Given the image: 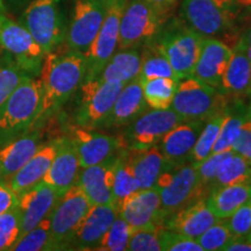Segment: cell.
I'll use <instances>...</instances> for the list:
<instances>
[{
    "label": "cell",
    "mask_w": 251,
    "mask_h": 251,
    "mask_svg": "<svg viewBox=\"0 0 251 251\" xmlns=\"http://www.w3.org/2000/svg\"><path fill=\"white\" fill-rule=\"evenodd\" d=\"M85 76V54L69 50L64 54H47L39 77L42 86L40 111L31 129L40 128L55 115L79 89Z\"/></svg>",
    "instance_id": "6da1fadb"
},
{
    "label": "cell",
    "mask_w": 251,
    "mask_h": 251,
    "mask_svg": "<svg viewBox=\"0 0 251 251\" xmlns=\"http://www.w3.org/2000/svg\"><path fill=\"white\" fill-rule=\"evenodd\" d=\"M41 97L40 78L25 77L0 111V148L31 129L40 111Z\"/></svg>",
    "instance_id": "7a4b0ae2"
},
{
    "label": "cell",
    "mask_w": 251,
    "mask_h": 251,
    "mask_svg": "<svg viewBox=\"0 0 251 251\" xmlns=\"http://www.w3.org/2000/svg\"><path fill=\"white\" fill-rule=\"evenodd\" d=\"M227 96L197 77L188 76L178 81L171 108L184 121L207 120L227 107Z\"/></svg>",
    "instance_id": "3957f363"
},
{
    "label": "cell",
    "mask_w": 251,
    "mask_h": 251,
    "mask_svg": "<svg viewBox=\"0 0 251 251\" xmlns=\"http://www.w3.org/2000/svg\"><path fill=\"white\" fill-rule=\"evenodd\" d=\"M155 187L161 197L162 212L165 221L191 203L206 199L200 188L197 169L193 163L166 169L159 175Z\"/></svg>",
    "instance_id": "277c9868"
},
{
    "label": "cell",
    "mask_w": 251,
    "mask_h": 251,
    "mask_svg": "<svg viewBox=\"0 0 251 251\" xmlns=\"http://www.w3.org/2000/svg\"><path fill=\"white\" fill-rule=\"evenodd\" d=\"M20 24L29 31L46 55L56 51L65 40L67 28L61 0H31L24 11Z\"/></svg>",
    "instance_id": "5b68a950"
},
{
    "label": "cell",
    "mask_w": 251,
    "mask_h": 251,
    "mask_svg": "<svg viewBox=\"0 0 251 251\" xmlns=\"http://www.w3.org/2000/svg\"><path fill=\"white\" fill-rule=\"evenodd\" d=\"M237 8L233 0H184L181 14L200 35L218 39L233 29Z\"/></svg>",
    "instance_id": "8992f818"
},
{
    "label": "cell",
    "mask_w": 251,
    "mask_h": 251,
    "mask_svg": "<svg viewBox=\"0 0 251 251\" xmlns=\"http://www.w3.org/2000/svg\"><path fill=\"white\" fill-rule=\"evenodd\" d=\"M91 207L77 184L59 198L49 216L51 250L70 249L74 236Z\"/></svg>",
    "instance_id": "52a82bcc"
},
{
    "label": "cell",
    "mask_w": 251,
    "mask_h": 251,
    "mask_svg": "<svg viewBox=\"0 0 251 251\" xmlns=\"http://www.w3.org/2000/svg\"><path fill=\"white\" fill-rule=\"evenodd\" d=\"M125 85L124 83L102 80L99 77L84 80L79 87V101L75 114L76 125L89 129L103 127Z\"/></svg>",
    "instance_id": "ba28073f"
},
{
    "label": "cell",
    "mask_w": 251,
    "mask_h": 251,
    "mask_svg": "<svg viewBox=\"0 0 251 251\" xmlns=\"http://www.w3.org/2000/svg\"><path fill=\"white\" fill-rule=\"evenodd\" d=\"M0 50L28 76L40 77L45 51L23 25L7 15L0 19Z\"/></svg>",
    "instance_id": "9c48e42d"
},
{
    "label": "cell",
    "mask_w": 251,
    "mask_h": 251,
    "mask_svg": "<svg viewBox=\"0 0 251 251\" xmlns=\"http://www.w3.org/2000/svg\"><path fill=\"white\" fill-rule=\"evenodd\" d=\"M163 14L147 0H127L120 19L119 49L152 42L161 30Z\"/></svg>",
    "instance_id": "30bf717a"
},
{
    "label": "cell",
    "mask_w": 251,
    "mask_h": 251,
    "mask_svg": "<svg viewBox=\"0 0 251 251\" xmlns=\"http://www.w3.org/2000/svg\"><path fill=\"white\" fill-rule=\"evenodd\" d=\"M202 40L203 36L190 26L177 23L169 27L159 37L157 45L179 79L193 75Z\"/></svg>",
    "instance_id": "8fae6325"
},
{
    "label": "cell",
    "mask_w": 251,
    "mask_h": 251,
    "mask_svg": "<svg viewBox=\"0 0 251 251\" xmlns=\"http://www.w3.org/2000/svg\"><path fill=\"white\" fill-rule=\"evenodd\" d=\"M105 18L99 33L91 45L86 57V76L84 80L98 78L107 62L118 49L120 19L127 0H103Z\"/></svg>",
    "instance_id": "7c38bea8"
},
{
    "label": "cell",
    "mask_w": 251,
    "mask_h": 251,
    "mask_svg": "<svg viewBox=\"0 0 251 251\" xmlns=\"http://www.w3.org/2000/svg\"><path fill=\"white\" fill-rule=\"evenodd\" d=\"M103 0H76L65 33L69 51L86 54L96 39L105 18Z\"/></svg>",
    "instance_id": "4fadbf2b"
},
{
    "label": "cell",
    "mask_w": 251,
    "mask_h": 251,
    "mask_svg": "<svg viewBox=\"0 0 251 251\" xmlns=\"http://www.w3.org/2000/svg\"><path fill=\"white\" fill-rule=\"evenodd\" d=\"M184 119L172 108L150 109L131 121L125 134L122 146L129 149H146L157 146L172 128Z\"/></svg>",
    "instance_id": "5bb4252c"
},
{
    "label": "cell",
    "mask_w": 251,
    "mask_h": 251,
    "mask_svg": "<svg viewBox=\"0 0 251 251\" xmlns=\"http://www.w3.org/2000/svg\"><path fill=\"white\" fill-rule=\"evenodd\" d=\"M69 136L75 144L81 169L108 161L117 156L124 147L120 137L109 136L77 125L71 128Z\"/></svg>",
    "instance_id": "9a60e30c"
},
{
    "label": "cell",
    "mask_w": 251,
    "mask_h": 251,
    "mask_svg": "<svg viewBox=\"0 0 251 251\" xmlns=\"http://www.w3.org/2000/svg\"><path fill=\"white\" fill-rule=\"evenodd\" d=\"M118 213L129 225L131 230L157 226L164 227L161 197L155 186L131 194L121 203Z\"/></svg>",
    "instance_id": "2e32d148"
},
{
    "label": "cell",
    "mask_w": 251,
    "mask_h": 251,
    "mask_svg": "<svg viewBox=\"0 0 251 251\" xmlns=\"http://www.w3.org/2000/svg\"><path fill=\"white\" fill-rule=\"evenodd\" d=\"M62 196L45 181L36 184L19 196L18 207L21 213L20 235L23 236L40 222L49 218Z\"/></svg>",
    "instance_id": "e0dca14e"
},
{
    "label": "cell",
    "mask_w": 251,
    "mask_h": 251,
    "mask_svg": "<svg viewBox=\"0 0 251 251\" xmlns=\"http://www.w3.org/2000/svg\"><path fill=\"white\" fill-rule=\"evenodd\" d=\"M57 141V151L42 181L50 185L59 196H63L69 188L77 184L81 168L70 136L59 137Z\"/></svg>",
    "instance_id": "ac0fdd59"
},
{
    "label": "cell",
    "mask_w": 251,
    "mask_h": 251,
    "mask_svg": "<svg viewBox=\"0 0 251 251\" xmlns=\"http://www.w3.org/2000/svg\"><path fill=\"white\" fill-rule=\"evenodd\" d=\"M206 120H187L180 122L169 131L158 143L159 149L171 166L186 164Z\"/></svg>",
    "instance_id": "d6986e66"
},
{
    "label": "cell",
    "mask_w": 251,
    "mask_h": 251,
    "mask_svg": "<svg viewBox=\"0 0 251 251\" xmlns=\"http://www.w3.org/2000/svg\"><path fill=\"white\" fill-rule=\"evenodd\" d=\"M231 54L233 49L221 40L216 37H203L193 76L208 85L220 89Z\"/></svg>",
    "instance_id": "ffe728a7"
},
{
    "label": "cell",
    "mask_w": 251,
    "mask_h": 251,
    "mask_svg": "<svg viewBox=\"0 0 251 251\" xmlns=\"http://www.w3.org/2000/svg\"><path fill=\"white\" fill-rule=\"evenodd\" d=\"M117 156L99 164L83 168L79 172L77 185L85 194L91 206L113 203V180Z\"/></svg>",
    "instance_id": "44dd1931"
},
{
    "label": "cell",
    "mask_w": 251,
    "mask_h": 251,
    "mask_svg": "<svg viewBox=\"0 0 251 251\" xmlns=\"http://www.w3.org/2000/svg\"><path fill=\"white\" fill-rule=\"evenodd\" d=\"M118 209L113 203L92 206L78 228L71 242V249L97 250L102 237L107 233L118 216Z\"/></svg>",
    "instance_id": "7402d4cb"
},
{
    "label": "cell",
    "mask_w": 251,
    "mask_h": 251,
    "mask_svg": "<svg viewBox=\"0 0 251 251\" xmlns=\"http://www.w3.org/2000/svg\"><path fill=\"white\" fill-rule=\"evenodd\" d=\"M40 128L31 129L0 148V179L9 181L42 146Z\"/></svg>",
    "instance_id": "603a6c76"
},
{
    "label": "cell",
    "mask_w": 251,
    "mask_h": 251,
    "mask_svg": "<svg viewBox=\"0 0 251 251\" xmlns=\"http://www.w3.org/2000/svg\"><path fill=\"white\" fill-rule=\"evenodd\" d=\"M220 221L211 211L206 199H200L180 209L165 221L164 227L197 240L203 231Z\"/></svg>",
    "instance_id": "cb8c5ba5"
},
{
    "label": "cell",
    "mask_w": 251,
    "mask_h": 251,
    "mask_svg": "<svg viewBox=\"0 0 251 251\" xmlns=\"http://www.w3.org/2000/svg\"><path fill=\"white\" fill-rule=\"evenodd\" d=\"M147 106L148 105L143 96L142 80L140 78L130 80L119 93L103 127H121L129 125L146 112Z\"/></svg>",
    "instance_id": "d4e9b609"
},
{
    "label": "cell",
    "mask_w": 251,
    "mask_h": 251,
    "mask_svg": "<svg viewBox=\"0 0 251 251\" xmlns=\"http://www.w3.org/2000/svg\"><path fill=\"white\" fill-rule=\"evenodd\" d=\"M57 143L58 141L56 139L49 143L42 144L35 155L9 179L8 183L12 190L18 196L43 180L57 151Z\"/></svg>",
    "instance_id": "484cf974"
},
{
    "label": "cell",
    "mask_w": 251,
    "mask_h": 251,
    "mask_svg": "<svg viewBox=\"0 0 251 251\" xmlns=\"http://www.w3.org/2000/svg\"><path fill=\"white\" fill-rule=\"evenodd\" d=\"M220 90L226 96L240 98L251 92V63L243 41L240 39L233 48L230 61L222 78Z\"/></svg>",
    "instance_id": "4316f807"
},
{
    "label": "cell",
    "mask_w": 251,
    "mask_h": 251,
    "mask_svg": "<svg viewBox=\"0 0 251 251\" xmlns=\"http://www.w3.org/2000/svg\"><path fill=\"white\" fill-rule=\"evenodd\" d=\"M126 155L133 166L140 190L155 186L159 175L172 168L163 156L158 144L146 149H129Z\"/></svg>",
    "instance_id": "83f0119b"
},
{
    "label": "cell",
    "mask_w": 251,
    "mask_h": 251,
    "mask_svg": "<svg viewBox=\"0 0 251 251\" xmlns=\"http://www.w3.org/2000/svg\"><path fill=\"white\" fill-rule=\"evenodd\" d=\"M250 199L251 184H234L213 188L206 198L211 211L220 220L228 219Z\"/></svg>",
    "instance_id": "f1b7e54d"
},
{
    "label": "cell",
    "mask_w": 251,
    "mask_h": 251,
    "mask_svg": "<svg viewBox=\"0 0 251 251\" xmlns=\"http://www.w3.org/2000/svg\"><path fill=\"white\" fill-rule=\"evenodd\" d=\"M141 71V54L137 48L119 49L105 65L99 78L112 83L127 84L136 79Z\"/></svg>",
    "instance_id": "f546056e"
},
{
    "label": "cell",
    "mask_w": 251,
    "mask_h": 251,
    "mask_svg": "<svg viewBox=\"0 0 251 251\" xmlns=\"http://www.w3.org/2000/svg\"><path fill=\"white\" fill-rule=\"evenodd\" d=\"M249 119V112L244 111L242 102L235 101L233 107L227 105L226 108V118L221 126L218 140L212 149V153H219L231 150V147L236 141L241 128L244 122Z\"/></svg>",
    "instance_id": "4dcf8cb0"
},
{
    "label": "cell",
    "mask_w": 251,
    "mask_h": 251,
    "mask_svg": "<svg viewBox=\"0 0 251 251\" xmlns=\"http://www.w3.org/2000/svg\"><path fill=\"white\" fill-rule=\"evenodd\" d=\"M140 191L139 183L135 177L133 166L128 161L126 151L117 156L114 164V180H113V205L120 208L121 203L131 194Z\"/></svg>",
    "instance_id": "1f68e13d"
},
{
    "label": "cell",
    "mask_w": 251,
    "mask_h": 251,
    "mask_svg": "<svg viewBox=\"0 0 251 251\" xmlns=\"http://www.w3.org/2000/svg\"><path fill=\"white\" fill-rule=\"evenodd\" d=\"M178 81H179L178 79L168 77H157L142 80L143 96L147 105L152 109L171 108Z\"/></svg>",
    "instance_id": "d6a6232c"
},
{
    "label": "cell",
    "mask_w": 251,
    "mask_h": 251,
    "mask_svg": "<svg viewBox=\"0 0 251 251\" xmlns=\"http://www.w3.org/2000/svg\"><path fill=\"white\" fill-rule=\"evenodd\" d=\"M157 77H168L178 79L170 62L163 54L157 43H147L142 55H141V71L139 78L141 80L151 79Z\"/></svg>",
    "instance_id": "836d02e7"
},
{
    "label": "cell",
    "mask_w": 251,
    "mask_h": 251,
    "mask_svg": "<svg viewBox=\"0 0 251 251\" xmlns=\"http://www.w3.org/2000/svg\"><path fill=\"white\" fill-rule=\"evenodd\" d=\"M234 184H251V164L243 157L231 151L220 165L213 188Z\"/></svg>",
    "instance_id": "e575fe53"
},
{
    "label": "cell",
    "mask_w": 251,
    "mask_h": 251,
    "mask_svg": "<svg viewBox=\"0 0 251 251\" xmlns=\"http://www.w3.org/2000/svg\"><path fill=\"white\" fill-rule=\"evenodd\" d=\"M225 118L226 109L220 113H216L215 115L206 120V124L203 126L201 133L198 137L196 146L193 148L192 156H191V161L194 165L199 164L200 162H202L203 159H206L212 153V149L214 147L216 140H218L220 129H221Z\"/></svg>",
    "instance_id": "d590c367"
},
{
    "label": "cell",
    "mask_w": 251,
    "mask_h": 251,
    "mask_svg": "<svg viewBox=\"0 0 251 251\" xmlns=\"http://www.w3.org/2000/svg\"><path fill=\"white\" fill-rule=\"evenodd\" d=\"M9 250L14 251H42L51 250V234H50L49 218L40 222L17 240Z\"/></svg>",
    "instance_id": "8d00e7d4"
},
{
    "label": "cell",
    "mask_w": 251,
    "mask_h": 251,
    "mask_svg": "<svg viewBox=\"0 0 251 251\" xmlns=\"http://www.w3.org/2000/svg\"><path fill=\"white\" fill-rule=\"evenodd\" d=\"M27 74L21 70L8 56L0 55V111L4 107L13 91L21 83Z\"/></svg>",
    "instance_id": "74e56055"
},
{
    "label": "cell",
    "mask_w": 251,
    "mask_h": 251,
    "mask_svg": "<svg viewBox=\"0 0 251 251\" xmlns=\"http://www.w3.org/2000/svg\"><path fill=\"white\" fill-rule=\"evenodd\" d=\"M131 229L129 225L118 214L111 227L102 237L98 249L100 251H124L128 250Z\"/></svg>",
    "instance_id": "f35d334b"
},
{
    "label": "cell",
    "mask_w": 251,
    "mask_h": 251,
    "mask_svg": "<svg viewBox=\"0 0 251 251\" xmlns=\"http://www.w3.org/2000/svg\"><path fill=\"white\" fill-rule=\"evenodd\" d=\"M231 151L233 150H227V151L219 153H211L206 159H203L202 162L196 165L200 188H201L203 196L206 198L208 197L209 192L212 191L220 165L222 164V162L227 158Z\"/></svg>",
    "instance_id": "ab89813d"
},
{
    "label": "cell",
    "mask_w": 251,
    "mask_h": 251,
    "mask_svg": "<svg viewBox=\"0 0 251 251\" xmlns=\"http://www.w3.org/2000/svg\"><path fill=\"white\" fill-rule=\"evenodd\" d=\"M164 228L163 226H157L131 230L128 250L162 251V231Z\"/></svg>",
    "instance_id": "60d3db41"
},
{
    "label": "cell",
    "mask_w": 251,
    "mask_h": 251,
    "mask_svg": "<svg viewBox=\"0 0 251 251\" xmlns=\"http://www.w3.org/2000/svg\"><path fill=\"white\" fill-rule=\"evenodd\" d=\"M233 240L235 238L229 231L225 220H220L197 238L203 251H224Z\"/></svg>",
    "instance_id": "b9f144b4"
},
{
    "label": "cell",
    "mask_w": 251,
    "mask_h": 251,
    "mask_svg": "<svg viewBox=\"0 0 251 251\" xmlns=\"http://www.w3.org/2000/svg\"><path fill=\"white\" fill-rule=\"evenodd\" d=\"M21 213L19 207L0 214V251L9 250L20 235Z\"/></svg>",
    "instance_id": "7bdbcfd3"
},
{
    "label": "cell",
    "mask_w": 251,
    "mask_h": 251,
    "mask_svg": "<svg viewBox=\"0 0 251 251\" xmlns=\"http://www.w3.org/2000/svg\"><path fill=\"white\" fill-rule=\"evenodd\" d=\"M225 221L235 240H244L251 233V199Z\"/></svg>",
    "instance_id": "ee69618b"
},
{
    "label": "cell",
    "mask_w": 251,
    "mask_h": 251,
    "mask_svg": "<svg viewBox=\"0 0 251 251\" xmlns=\"http://www.w3.org/2000/svg\"><path fill=\"white\" fill-rule=\"evenodd\" d=\"M162 251H203V249L197 240L164 228L162 231Z\"/></svg>",
    "instance_id": "f6af8a7d"
},
{
    "label": "cell",
    "mask_w": 251,
    "mask_h": 251,
    "mask_svg": "<svg viewBox=\"0 0 251 251\" xmlns=\"http://www.w3.org/2000/svg\"><path fill=\"white\" fill-rule=\"evenodd\" d=\"M231 150L251 163V119L244 122Z\"/></svg>",
    "instance_id": "bcb514c9"
},
{
    "label": "cell",
    "mask_w": 251,
    "mask_h": 251,
    "mask_svg": "<svg viewBox=\"0 0 251 251\" xmlns=\"http://www.w3.org/2000/svg\"><path fill=\"white\" fill-rule=\"evenodd\" d=\"M19 196L12 190L8 181L0 179V214L18 207Z\"/></svg>",
    "instance_id": "7dc6e473"
},
{
    "label": "cell",
    "mask_w": 251,
    "mask_h": 251,
    "mask_svg": "<svg viewBox=\"0 0 251 251\" xmlns=\"http://www.w3.org/2000/svg\"><path fill=\"white\" fill-rule=\"evenodd\" d=\"M224 251H251V243L242 240H233Z\"/></svg>",
    "instance_id": "c3c4849f"
},
{
    "label": "cell",
    "mask_w": 251,
    "mask_h": 251,
    "mask_svg": "<svg viewBox=\"0 0 251 251\" xmlns=\"http://www.w3.org/2000/svg\"><path fill=\"white\" fill-rule=\"evenodd\" d=\"M147 1L151 4L153 7H156L158 11H161L162 13H165L172 5L177 2V0H147Z\"/></svg>",
    "instance_id": "681fc988"
},
{
    "label": "cell",
    "mask_w": 251,
    "mask_h": 251,
    "mask_svg": "<svg viewBox=\"0 0 251 251\" xmlns=\"http://www.w3.org/2000/svg\"><path fill=\"white\" fill-rule=\"evenodd\" d=\"M241 39L243 41V45H244V48H246L248 58H249V61L251 63V27L248 29L247 33L244 34Z\"/></svg>",
    "instance_id": "f907efd6"
},
{
    "label": "cell",
    "mask_w": 251,
    "mask_h": 251,
    "mask_svg": "<svg viewBox=\"0 0 251 251\" xmlns=\"http://www.w3.org/2000/svg\"><path fill=\"white\" fill-rule=\"evenodd\" d=\"M237 7L251 8V0H233Z\"/></svg>",
    "instance_id": "816d5d0a"
},
{
    "label": "cell",
    "mask_w": 251,
    "mask_h": 251,
    "mask_svg": "<svg viewBox=\"0 0 251 251\" xmlns=\"http://www.w3.org/2000/svg\"><path fill=\"white\" fill-rule=\"evenodd\" d=\"M4 15H6V8H5L4 1H2V0H0V19L4 17Z\"/></svg>",
    "instance_id": "f5cc1de1"
},
{
    "label": "cell",
    "mask_w": 251,
    "mask_h": 251,
    "mask_svg": "<svg viewBox=\"0 0 251 251\" xmlns=\"http://www.w3.org/2000/svg\"><path fill=\"white\" fill-rule=\"evenodd\" d=\"M244 240H246V241H247V242H249V243H251V233H250L249 235H248V236H247L246 238H244Z\"/></svg>",
    "instance_id": "db71d44e"
},
{
    "label": "cell",
    "mask_w": 251,
    "mask_h": 251,
    "mask_svg": "<svg viewBox=\"0 0 251 251\" xmlns=\"http://www.w3.org/2000/svg\"><path fill=\"white\" fill-rule=\"evenodd\" d=\"M251 94V92H250ZM249 119H251V100H250V106H249Z\"/></svg>",
    "instance_id": "11a10c76"
},
{
    "label": "cell",
    "mask_w": 251,
    "mask_h": 251,
    "mask_svg": "<svg viewBox=\"0 0 251 251\" xmlns=\"http://www.w3.org/2000/svg\"><path fill=\"white\" fill-rule=\"evenodd\" d=\"M250 164H251V163H250Z\"/></svg>",
    "instance_id": "9f6ffc18"
}]
</instances>
